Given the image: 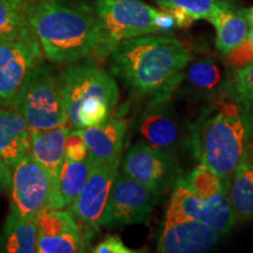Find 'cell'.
Instances as JSON below:
<instances>
[{"label": "cell", "instance_id": "cell-24", "mask_svg": "<svg viewBox=\"0 0 253 253\" xmlns=\"http://www.w3.org/2000/svg\"><path fill=\"white\" fill-rule=\"evenodd\" d=\"M164 11L170 12L178 27L189 26L194 20L211 17L223 9L238 7L236 0H154Z\"/></svg>", "mask_w": 253, "mask_h": 253}, {"label": "cell", "instance_id": "cell-18", "mask_svg": "<svg viewBox=\"0 0 253 253\" xmlns=\"http://www.w3.org/2000/svg\"><path fill=\"white\" fill-rule=\"evenodd\" d=\"M69 131L71 128L67 125L54 126L46 130L32 131L28 156L33 158L48 172L54 183V189L66 158L65 144Z\"/></svg>", "mask_w": 253, "mask_h": 253}, {"label": "cell", "instance_id": "cell-26", "mask_svg": "<svg viewBox=\"0 0 253 253\" xmlns=\"http://www.w3.org/2000/svg\"><path fill=\"white\" fill-rule=\"evenodd\" d=\"M221 93L253 108V62L235 69L226 77Z\"/></svg>", "mask_w": 253, "mask_h": 253}, {"label": "cell", "instance_id": "cell-22", "mask_svg": "<svg viewBox=\"0 0 253 253\" xmlns=\"http://www.w3.org/2000/svg\"><path fill=\"white\" fill-rule=\"evenodd\" d=\"M94 163L88 155L84 161L65 158L56 181L49 209H69L86 183Z\"/></svg>", "mask_w": 253, "mask_h": 253}, {"label": "cell", "instance_id": "cell-23", "mask_svg": "<svg viewBox=\"0 0 253 253\" xmlns=\"http://www.w3.org/2000/svg\"><path fill=\"white\" fill-rule=\"evenodd\" d=\"M0 244L7 253L37 252V216H21L9 209Z\"/></svg>", "mask_w": 253, "mask_h": 253}, {"label": "cell", "instance_id": "cell-25", "mask_svg": "<svg viewBox=\"0 0 253 253\" xmlns=\"http://www.w3.org/2000/svg\"><path fill=\"white\" fill-rule=\"evenodd\" d=\"M36 0H0V39L31 31L28 9Z\"/></svg>", "mask_w": 253, "mask_h": 253}, {"label": "cell", "instance_id": "cell-7", "mask_svg": "<svg viewBox=\"0 0 253 253\" xmlns=\"http://www.w3.org/2000/svg\"><path fill=\"white\" fill-rule=\"evenodd\" d=\"M121 161L94 164L80 194L68 210L78 221L87 243L103 227L110 192Z\"/></svg>", "mask_w": 253, "mask_h": 253}, {"label": "cell", "instance_id": "cell-1", "mask_svg": "<svg viewBox=\"0 0 253 253\" xmlns=\"http://www.w3.org/2000/svg\"><path fill=\"white\" fill-rule=\"evenodd\" d=\"M188 143L199 164L227 182L252 143V109L221 93L190 123Z\"/></svg>", "mask_w": 253, "mask_h": 253}, {"label": "cell", "instance_id": "cell-15", "mask_svg": "<svg viewBox=\"0 0 253 253\" xmlns=\"http://www.w3.org/2000/svg\"><path fill=\"white\" fill-rule=\"evenodd\" d=\"M87 240L73 217L65 209H45L37 214V252H84Z\"/></svg>", "mask_w": 253, "mask_h": 253}, {"label": "cell", "instance_id": "cell-5", "mask_svg": "<svg viewBox=\"0 0 253 253\" xmlns=\"http://www.w3.org/2000/svg\"><path fill=\"white\" fill-rule=\"evenodd\" d=\"M11 107L25 119L31 131L67 125L59 78L43 61L31 69Z\"/></svg>", "mask_w": 253, "mask_h": 253}, {"label": "cell", "instance_id": "cell-3", "mask_svg": "<svg viewBox=\"0 0 253 253\" xmlns=\"http://www.w3.org/2000/svg\"><path fill=\"white\" fill-rule=\"evenodd\" d=\"M28 25L42 54L56 65H69L96 55L100 28L94 8L63 0H36Z\"/></svg>", "mask_w": 253, "mask_h": 253}, {"label": "cell", "instance_id": "cell-6", "mask_svg": "<svg viewBox=\"0 0 253 253\" xmlns=\"http://www.w3.org/2000/svg\"><path fill=\"white\" fill-rule=\"evenodd\" d=\"M58 78L67 126L71 129L79 109L96 103H107L114 109L118 104V84L96 59L87 58L69 63Z\"/></svg>", "mask_w": 253, "mask_h": 253}, {"label": "cell", "instance_id": "cell-27", "mask_svg": "<svg viewBox=\"0 0 253 253\" xmlns=\"http://www.w3.org/2000/svg\"><path fill=\"white\" fill-rule=\"evenodd\" d=\"M182 179L185 185L199 197H210L226 184L225 181L220 179L202 164H199V167L189 176L182 177Z\"/></svg>", "mask_w": 253, "mask_h": 253}, {"label": "cell", "instance_id": "cell-14", "mask_svg": "<svg viewBox=\"0 0 253 253\" xmlns=\"http://www.w3.org/2000/svg\"><path fill=\"white\" fill-rule=\"evenodd\" d=\"M144 143L173 155L183 140L181 119L171 103V94L151 97L137 125Z\"/></svg>", "mask_w": 253, "mask_h": 253}, {"label": "cell", "instance_id": "cell-17", "mask_svg": "<svg viewBox=\"0 0 253 253\" xmlns=\"http://www.w3.org/2000/svg\"><path fill=\"white\" fill-rule=\"evenodd\" d=\"M225 80L217 60L204 56L192 62L189 61L175 90L197 99L205 97L212 100L221 94Z\"/></svg>", "mask_w": 253, "mask_h": 253}, {"label": "cell", "instance_id": "cell-2", "mask_svg": "<svg viewBox=\"0 0 253 253\" xmlns=\"http://www.w3.org/2000/svg\"><path fill=\"white\" fill-rule=\"evenodd\" d=\"M112 74L141 96L175 91L183 69L191 61L190 48L175 37L149 34L123 40L107 56Z\"/></svg>", "mask_w": 253, "mask_h": 253}, {"label": "cell", "instance_id": "cell-29", "mask_svg": "<svg viewBox=\"0 0 253 253\" xmlns=\"http://www.w3.org/2000/svg\"><path fill=\"white\" fill-rule=\"evenodd\" d=\"M66 158L72 161H84L88 157V148L77 129L69 131L65 144Z\"/></svg>", "mask_w": 253, "mask_h": 253}, {"label": "cell", "instance_id": "cell-8", "mask_svg": "<svg viewBox=\"0 0 253 253\" xmlns=\"http://www.w3.org/2000/svg\"><path fill=\"white\" fill-rule=\"evenodd\" d=\"M169 207L201 221L219 237L230 235L238 221L227 196L226 184L210 197H199L179 177L173 184Z\"/></svg>", "mask_w": 253, "mask_h": 253}, {"label": "cell", "instance_id": "cell-20", "mask_svg": "<svg viewBox=\"0 0 253 253\" xmlns=\"http://www.w3.org/2000/svg\"><path fill=\"white\" fill-rule=\"evenodd\" d=\"M216 30V49L224 56L239 47L251 31L248 8L223 9L209 19Z\"/></svg>", "mask_w": 253, "mask_h": 253}, {"label": "cell", "instance_id": "cell-33", "mask_svg": "<svg viewBox=\"0 0 253 253\" xmlns=\"http://www.w3.org/2000/svg\"><path fill=\"white\" fill-rule=\"evenodd\" d=\"M252 109V141H253V108Z\"/></svg>", "mask_w": 253, "mask_h": 253}, {"label": "cell", "instance_id": "cell-28", "mask_svg": "<svg viewBox=\"0 0 253 253\" xmlns=\"http://www.w3.org/2000/svg\"><path fill=\"white\" fill-rule=\"evenodd\" d=\"M225 56L227 65L233 69L242 68L253 62V27L244 42Z\"/></svg>", "mask_w": 253, "mask_h": 253}, {"label": "cell", "instance_id": "cell-19", "mask_svg": "<svg viewBox=\"0 0 253 253\" xmlns=\"http://www.w3.org/2000/svg\"><path fill=\"white\" fill-rule=\"evenodd\" d=\"M32 131L26 121L11 106L0 108V155L12 169L28 156Z\"/></svg>", "mask_w": 253, "mask_h": 253}, {"label": "cell", "instance_id": "cell-11", "mask_svg": "<svg viewBox=\"0 0 253 253\" xmlns=\"http://www.w3.org/2000/svg\"><path fill=\"white\" fill-rule=\"evenodd\" d=\"M11 172V210L21 216H37L49 209L54 183L39 163L31 156H25Z\"/></svg>", "mask_w": 253, "mask_h": 253}, {"label": "cell", "instance_id": "cell-31", "mask_svg": "<svg viewBox=\"0 0 253 253\" xmlns=\"http://www.w3.org/2000/svg\"><path fill=\"white\" fill-rule=\"evenodd\" d=\"M11 179L12 172L9 167L6 164L4 158L0 155V190L7 191L11 189Z\"/></svg>", "mask_w": 253, "mask_h": 253}, {"label": "cell", "instance_id": "cell-9", "mask_svg": "<svg viewBox=\"0 0 253 253\" xmlns=\"http://www.w3.org/2000/svg\"><path fill=\"white\" fill-rule=\"evenodd\" d=\"M42 58L32 30L0 39V107L11 106L28 73Z\"/></svg>", "mask_w": 253, "mask_h": 253}, {"label": "cell", "instance_id": "cell-16", "mask_svg": "<svg viewBox=\"0 0 253 253\" xmlns=\"http://www.w3.org/2000/svg\"><path fill=\"white\" fill-rule=\"evenodd\" d=\"M126 123L125 120L110 116L100 125L77 129L88 148L94 164H107L122 160V147Z\"/></svg>", "mask_w": 253, "mask_h": 253}, {"label": "cell", "instance_id": "cell-21", "mask_svg": "<svg viewBox=\"0 0 253 253\" xmlns=\"http://www.w3.org/2000/svg\"><path fill=\"white\" fill-rule=\"evenodd\" d=\"M226 188L237 220H253V141L227 179Z\"/></svg>", "mask_w": 253, "mask_h": 253}, {"label": "cell", "instance_id": "cell-4", "mask_svg": "<svg viewBox=\"0 0 253 253\" xmlns=\"http://www.w3.org/2000/svg\"><path fill=\"white\" fill-rule=\"evenodd\" d=\"M94 12L100 28L96 60L107 59L123 40L158 33L161 9L142 0H95Z\"/></svg>", "mask_w": 253, "mask_h": 253}, {"label": "cell", "instance_id": "cell-13", "mask_svg": "<svg viewBox=\"0 0 253 253\" xmlns=\"http://www.w3.org/2000/svg\"><path fill=\"white\" fill-rule=\"evenodd\" d=\"M219 239L220 237L203 223L168 207L156 249L162 253H203L213 249Z\"/></svg>", "mask_w": 253, "mask_h": 253}, {"label": "cell", "instance_id": "cell-30", "mask_svg": "<svg viewBox=\"0 0 253 253\" xmlns=\"http://www.w3.org/2000/svg\"><path fill=\"white\" fill-rule=\"evenodd\" d=\"M94 253H134V250L126 248L122 239L118 235L106 236L102 242H100L91 250Z\"/></svg>", "mask_w": 253, "mask_h": 253}, {"label": "cell", "instance_id": "cell-10", "mask_svg": "<svg viewBox=\"0 0 253 253\" xmlns=\"http://www.w3.org/2000/svg\"><path fill=\"white\" fill-rule=\"evenodd\" d=\"M120 164L123 173L144 185L155 196L166 191L181 177V169L173 155L147 143L132 145Z\"/></svg>", "mask_w": 253, "mask_h": 253}, {"label": "cell", "instance_id": "cell-12", "mask_svg": "<svg viewBox=\"0 0 253 253\" xmlns=\"http://www.w3.org/2000/svg\"><path fill=\"white\" fill-rule=\"evenodd\" d=\"M155 196L144 185L118 171L110 192L103 227H123L148 221L155 207Z\"/></svg>", "mask_w": 253, "mask_h": 253}, {"label": "cell", "instance_id": "cell-32", "mask_svg": "<svg viewBox=\"0 0 253 253\" xmlns=\"http://www.w3.org/2000/svg\"><path fill=\"white\" fill-rule=\"evenodd\" d=\"M248 15L250 19V23H251V26L253 27V6L251 8H248Z\"/></svg>", "mask_w": 253, "mask_h": 253}]
</instances>
